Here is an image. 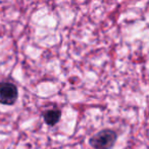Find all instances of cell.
Masks as SVG:
<instances>
[{"label": "cell", "instance_id": "6da1fadb", "mask_svg": "<svg viewBox=\"0 0 149 149\" xmlns=\"http://www.w3.org/2000/svg\"><path fill=\"white\" fill-rule=\"evenodd\" d=\"M116 140V134L111 130H103L90 139V145L95 149H109Z\"/></svg>", "mask_w": 149, "mask_h": 149}, {"label": "cell", "instance_id": "7a4b0ae2", "mask_svg": "<svg viewBox=\"0 0 149 149\" xmlns=\"http://www.w3.org/2000/svg\"><path fill=\"white\" fill-rule=\"evenodd\" d=\"M17 88L9 82L0 83V103L4 105H13L17 99Z\"/></svg>", "mask_w": 149, "mask_h": 149}, {"label": "cell", "instance_id": "3957f363", "mask_svg": "<svg viewBox=\"0 0 149 149\" xmlns=\"http://www.w3.org/2000/svg\"><path fill=\"white\" fill-rule=\"evenodd\" d=\"M44 120L49 126H54L60 118V110L58 109H50L44 112L43 114Z\"/></svg>", "mask_w": 149, "mask_h": 149}]
</instances>
